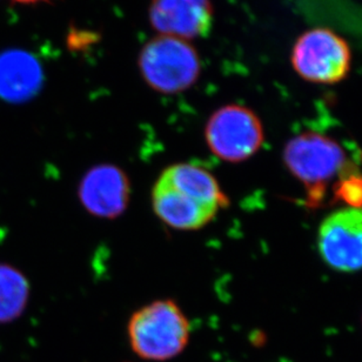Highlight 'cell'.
<instances>
[{
    "label": "cell",
    "instance_id": "cell-8",
    "mask_svg": "<svg viewBox=\"0 0 362 362\" xmlns=\"http://www.w3.org/2000/svg\"><path fill=\"white\" fill-rule=\"evenodd\" d=\"M150 24L158 35L192 40L205 35L213 21L211 0H151Z\"/></svg>",
    "mask_w": 362,
    "mask_h": 362
},
{
    "label": "cell",
    "instance_id": "cell-1",
    "mask_svg": "<svg viewBox=\"0 0 362 362\" xmlns=\"http://www.w3.org/2000/svg\"><path fill=\"white\" fill-rule=\"evenodd\" d=\"M191 326L173 300H157L132 314L127 325L129 345L136 356L152 361H166L187 346Z\"/></svg>",
    "mask_w": 362,
    "mask_h": 362
},
{
    "label": "cell",
    "instance_id": "cell-6",
    "mask_svg": "<svg viewBox=\"0 0 362 362\" xmlns=\"http://www.w3.org/2000/svg\"><path fill=\"white\" fill-rule=\"evenodd\" d=\"M317 247L333 269H362V207L349 206L328 214L319 227Z\"/></svg>",
    "mask_w": 362,
    "mask_h": 362
},
{
    "label": "cell",
    "instance_id": "cell-12",
    "mask_svg": "<svg viewBox=\"0 0 362 362\" xmlns=\"http://www.w3.org/2000/svg\"><path fill=\"white\" fill-rule=\"evenodd\" d=\"M30 299L28 279L13 266L0 262V324H8L24 313Z\"/></svg>",
    "mask_w": 362,
    "mask_h": 362
},
{
    "label": "cell",
    "instance_id": "cell-5",
    "mask_svg": "<svg viewBox=\"0 0 362 362\" xmlns=\"http://www.w3.org/2000/svg\"><path fill=\"white\" fill-rule=\"evenodd\" d=\"M284 160L294 177L315 192L344 171L346 153L329 136L306 132L289 140Z\"/></svg>",
    "mask_w": 362,
    "mask_h": 362
},
{
    "label": "cell",
    "instance_id": "cell-4",
    "mask_svg": "<svg viewBox=\"0 0 362 362\" xmlns=\"http://www.w3.org/2000/svg\"><path fill=\"white\" fill-rule=\"evenodd\" d=\"M264 127L255 111L230 104L218 108L205 126L207 147L221 160L237 164L253 157L264 144Z\"/></svg>",
    "mask_w": 362,
    "mask_h": 362
},
{
    "label": "cell",
    "instance_id": "cell-9",
    "mask_svg": "<svg viewBox=\"0 0 362 362\" xmlns=\"http://www.w3.org/2000/svg\"><path fill=\"white\" fill-rule=\"evenodd\" d=\"M152 206L163 223L178 230H200L219 212L175 189L160 177L152 188Z\"/></svg>",
    "mask_w": 362,
    "mask_h": 362
},
{
    "label": "cell",
    "instance_id": "cell-2",
    "mask_svg": "<svg viewBox=\"0 0 362 362\" xmlns=\"http://www.w3.org/2000/svg\"><path fill=\"white\" fill-rule=\"evenodd\" d=\"M138 67L152 90L163 94H177L191 88L198 81L202 62L192 42L158 35L140 51Z\"/></svg>",
    "mask_w": 362,
    "mask_h": 362
},
{
    "label": "cell",
    "instance_id": "cell-3",
    "mask_svg": "<svg viewBox=\"0 0 362 362\" xmlns=\"http://www.w3.org/2000/svg\"><path fill=\"white\" fill-rule=\"evenodd\" d=\"M300 77L314 84H338L349 76L352 52L349 42L334 31L312 28L296 39L291 57Z\"/></svg>",
    "mask_w": 362,
    "mask_h": 362
},
{
    "label": "cell",
    "instance_id": "cell-11",
    "mask_svg": "<svg viewBox=\"0 0 362 362\" xmlns=\"http://www.w3.org/2000/svg\"><path fill=\"white\" fill-rule=\"evenodd\" d=\"M160 178L197 202L220 211L226 209L228 198L219 181L202 165L179 163L163 171Z\"/></svg>",
    "mask_w": 362,
    "mask_h": 362
},
{
    "label": "cell",
    "instance_id": "cell-13",
    "mask_svg": "<svg viewBox=\"0 0 362 362\" xmlns=\"http://www.w3.org/2000/svg\"><path fill=\"white\" fill-rule=\"evenodd\" d=\"M12 1L18 4H37L40 1H46V0H12Z\"/></svg>",
    "mask_w": 362,
    "mask_h": 362
},
{
    "label": "cell",
    "instance_id": "cell-7",
    "mask_svg": "<svg viewBox=\"0 0 362 362\" xmlns=\"http://www.w3.org/2000/svg\"><path fill=\"white\" fill-rule=\"evenodd\" d=\"M78 197L90 214L101 219H115L129 205L131 184L118 166L97 165L81 179Z\"/></svg>",
    "mask_w": 362,
    "mask_h": 362
},
{
    "label": "cell",
    "instance_id": "cell-10",
    "mask_svg": "<svg viewBox=\"0 0 362 362\" xmlns=\"http://www.w3.org/2000/svg\"><path fill=\"white\" fill-rule=\"evenodd\" d=\"M42 71L35 57L21 49L0 53V98L19 104L35 97L42 86Z\"/></svg>",
    "mask_w": 362,
    "mask_h": 362
}]
</instances>
